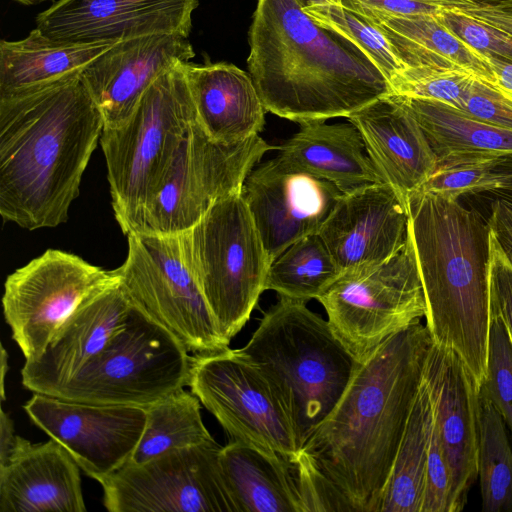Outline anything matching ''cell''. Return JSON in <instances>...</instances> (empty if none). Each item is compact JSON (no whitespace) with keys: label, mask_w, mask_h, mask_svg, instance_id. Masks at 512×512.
I'll return each instance as SVG.
<instances>
[{"label":"cell","mask_w":512,"mask_h":512,"mask_svg":"<svg viewBox=\"0 0 512 512\" xmlns=\"http://www.w3.org/2000/svg\"><path fill=\"white\" fill-rule=\"evenodd\" d=\"M408 236L433 342L454 350L479 387L490 328V228L458 199L415 191L407 198Z\"/></svg>","instance_id":"4"},{"label":"cell","mask_w":512,"mask_h":512,"mask_svg":"<svg viewBox=\"0 0 512 512\" xmlns=\"http://www.w3.org/2000/svg\"><path fill=\"white\" fill-rule=\"evenodd\" d=\"M182 64L160 74L130 118L103 128L100 137L112 207L126 236L140 230L185 132L197 119Z\"/></svg>","instance_id":"6"},{"label":"cell","mask_w":512,"mask_h":512,"mask_svg":"<svg viewBox=\"0 0 512 512\" xmlns=\"http://www.w3.org/2000/svg\"><path fill=\"white\" fill-rule=\"evenodd\" d=\"M80 467L56 440L17 435L0 466V512H86Z\"/></svg>","instance_id":"22"},{"label":"cell","mask_w":512,"mask_h":512,"mask_svg":"<svg viewBox=\"0 0 512 512\" xmlns=\"http://www.w3.org/2000/svg\"><path fill=\"white\" fill-rule=\"evenodd\" d=\"M490 309L505 323L512 341V264L490 231Z\"/></svg>","instance_id":"42"},{"label":"cell","mask_w":512,"mask_h":512,"mask_svg":"<svg viewBox=\"0 0 512 512\" xmlns=\"http://www.w3.org/2000/svg\"><path fill=\"white\" fill-rule=\"evenodd\" d=\"M433 407L422 379L388 478L380 512H421Z\"/></svg>","instance_id":"30"},{"label":"cell","mask_w":512,"mask_h":512,"mask_svg":"<svg viewBox=\"0 0 512 512\" xmlns=\"http://www.w3.org/2000/svg\"><path fill=\"white\" fill-rule=\"evenodd\" d=\"M23 408L99 483L130 461L146 423L141 407L93 405L39 393Z\"/></svg>","instance_id":"15"},{"label":"cell","mask_w":512,"mask_h":512,"mask_svg":"<svg viewBox=\"0 0 512 512\" xmlns=\"http://www.w3.org/2000/svg\"><path fill=\"white\" fill-rule=\"evenodd\" d=\"M343 192L333 183L284 162H259L242 196L273 261L298 239L318 233Z\"/></svg>","instance_id":"16"},{"label":"cell","mask_w":512,"mask_h":512,"mask_svg":"<svg viewBox=\"0 0 512 512\" xmlns=\"http://www.w3.org/2000/svg\"><path fill=\"white\" fill-rule=\"evenodd\" d=\"M178 237L219 331L231 341L266 290L272 262L242 192L219 199Z\"/></svg>","instance_id":"7"},{"label":"cell","mask_w":512,"mask_h":512,"mask_svg":"<svg viewBox=\"0 0 512 512\" xmlns=\"http://www.w3.org/2000/svg\"><path fill=\"white\" fill-rule=\"evenodd\" d=\"M104 128L81 72L0 96V214L27 230L68 219Z\"/></svg>","instance_id":"2"},{"label":"cell","mask_w":512,"mask_h":512,"mask_svg":"<svg viewBox=\"0 0 512 512\" xmlns=\"http://www.w3.org/2000/svg\"><path fill=\"white\" fill-rule=\"evenodd\" d=\"M219 462L238 512H306L296 457L230 440Z\"/></svg>","instance_id":"26"},{"label":"cell","mask_w":512,"mask_h":512,"mask_svg":"<svg viewBox=\"0 0 512 512\" xmlns=\"http://www.w3.org/2000/svg\"><path fill=\"white\" fill-rule=\"evenodd\" d=\"M439 18L456 36L482 55L512 62V36L507 32L463 11H445Z\"/></svg>","instance_id":"38"},{"label":"cell","mask_w":512,"mask_h":512,"mask_svg":"<svg viewBox=\"0 0 512 512\" xmlns=\"http://www.w3.org/2000/svg\"><path fill=\"white\" fill-rule=\"evenodd\" d=\"M492 194L512 207V178L505 177L501 187L492 192Z\"/></svg>","instance_id":"47"},{"label":"cell","mask_w":512,"mask_h":512,"mask_svg":"<svg viewBox=\"0 0 512 512\" xmlns=\"http://www.w3.org/2000/svg\"><path fill=\"white\" fill-rule=\"evenodd\" d=\"M113 42L74 43L53 39L35 27L20 40L0 42V96L81 72Z\"/></svg>","instance_id":"27"},{"label":"cell","mask_w":512,"mask_h":512,"mask_svg":"<svg viewBox=\"0 0 512 512\" xmlns=\"http://www.w3.org/2000/svg\"><path fill=\"white\" fill-rule=\"evenodd\" d=\"M461 112L480 122L512 131V96L487 81L473 79Z\"/></svg>","instance_id":"40"},{"label":"cell","mask_w":512,"mask_h":512,"mask_svg":"<svg viewBox=\"0 0 512 512\" xmlns=\"http://www.w3.org/2000/svg\"><path fill=\"white\" fill-rule=\"evenodd\" d=\"M474 78L455 68L404 67L389 80V86L391 94L438 101L461 111Z\"/></svg>","instance_id":"36"},{"label":"cell","mask_w":512,"mask_h":512,"mask_svg":"<svg viewBox=\"0 0 512 512\" xmlns=\"http://www.w3.org/2000/svg\"><path fill=\"white\" fill-rule=\"evenodd\" d=\"M1 382H0V386H1V390H0V394H1V400L4 401L5 400V377H6V373L9 369V366H8V353L6 352L5 348L3 347V345H1Z\"/></svg>","instance_id":"48"},{"label":"cell","mask_w":512,"mask_h":512,"mask_svg":"<svg viewBox=\"0 0 512 512\" xmlns=\"http://www.w3.org/2000/svg\"><path fill=\"white\" fill-rule=\"evenodd\" d=\"M477 4L496 7L512 12V0H473Z\"/></svg>","instance_id":"49"},{"label":"cell","mask_w":512,"mask_h":512,"mask_svg":"<svg viewBox=\"0 0 512 512\" xmlns=\"http://www.w3.org/2000/svg\"><path fill=\"white\" fill-rule=\"evenodd\" d=\"M304 11L321 26L337 32L359 48L388 82L404 68L381 30L357 12L333 2Z\"/></svg>","instance_id":"35"},{"label":"cell","mask_w":512,"mask_h":512,"mask_svg":"<svg viewBox=\"0 0 512 512\" xmlns=\"http://www.w3.org/2000/svg\"><path fill=\"white\" fill-rule=\"evenodd\" d=\"M130 308L119 275L94 289L60 325L44 352L25 361L22 385L33 393L54 396L106 346Z\"/></svg>","instance_id":"21"},{"label":"cell","mask_w":512,"mask_h":512,"mask_svg":"<svg viewBox=\"0 0 512 512\" xmlns=\"http://www.w3.org/2000/svg\"><path fill=\"white\" fill-rule=\"evenodd\" d=\"M415 118L440 160L512 156V131L480 122L442 102L392 94Z\"/></svg>","instance_id":"29"},{"label":"cell","mask_w":512,"mask_h":512,"mask_svg":"<svg viewBox=\"0 0 512 512\" xmlns=\"http://www.w3.org/2000/svg\"><path fill=\"white\" fill-rule=\"evenodd\" d=\"M188 352L170 330L131 303L106 346L54 396L145 409L188 386Z\"/></svg>","instance_id":"8"},{"label":"cell","mask_w":512,"mask_h":512,"mask_svg":"<svg viewBox=\"0 0 512 512\" xmlns=\"http://www.w3.org/2000/svg\"><path fill=\"white\" fill-rule=\"evenodd\" d=\"M479 391L512 434V341L505 323L491 309L486 373Z\"/></svg>","instance_id":"37"},{"label":"cell","mask_w":512,"mask_h":512,"mask_svg":"<svg viewBox=\"0 0 512 512\" xmlns=\"http://www.w3.org/2000/svg\"><path fill=\"white\" fill-rule=\"evenodd\" d=\"M188 387L230 440L290 458L301 451L282 403L238 349L191 356Z\"/></svg>","instance_id":"12"},{"label":"cell","mask_w":512,"mask_h":512,"mask_svg":"<svg viewBox=\"0 0 512 512\" xmlns=\"http://www.w3.org/2000/svg\"><path fill=\"white\" fill-rule=\"evenodd\" d=\"M287 164L333 183L343 193L384 182L351 122L300 123L299 130L277 147Z\"/></svg>","instance_id":"25"},{"label":"cell","mask_w":512,"mask_h":512,"mask_svg":"<svg viewBox=\"0 0 512 512\" xmlns=\"http://www.w3.org/2000/svg\"><path fill=\"white\" fill-rule=\"evenodd\" d=\"M14 1H16L20 4H23V5H35V4L45 2L47 0H14Z\"/></svg>","instance_id":"51"},{"label":"cell","mask_w":512,"mask_h":512,"mask_svg":"<svg viewBox=\"0 0 512 512\" xmlns=\"http://www.w3.org/2000/svg\"><path fill=\"white\" fill-rule=\"evenodd\" d=\"M341 273L323 239L314 233L292 243L271 262L265 289L306 303L318 299Z\"/></svg>","instance_id":"32"},{"label":"cell","mask_w":512,"mask_h":512,"mask_svg":"<svg viewBox=\"0 0 512 512\" xmlns=\"http://www.w3.org/2000/svg\"><path fill=\"white\" fill-rule=\"evenodd\" d=\"M432 344L421 322L386 339L302 448L352 512H380Z\"/></svg>","instance_id":"1"},{"label":"cell","mask_w":512,"mask_h":512,"mask_svg":"<svg viewBox=\"0 0 512 512\" xmlns=\"http://www.w3.org/2000/svg\"><path fill=\"white\" fill-rule=\"evenodd\" d=\"M465 13L491 24L512 36V12L496 7L477 4Z\"/></svg>","instance_id":"44"},{"label":"cell","mask_w":512,"mask_h":512,"mask_svg":"<svg viewBox=\"0 0 512 512\" xmlns=\"http://www.w3.org/2000/svg\"><path fill=\"white\" fill-rule=\"evenodd\" d=\"M0 427H1V437H0V466L3 465L16 441L17 435L14 433V424L9 415L1 408V416H0Z\"/></svg>","instance_id":"46"},{"label":"cell","mask_w":512,"mask_h":512,"mask_svg":"<svg viewBox=\"0 0 512 512\" xmlns=\"http://www.w3.org/2000/svg\"><path fill=\"white\" fill-rule=\"evenodd\" d=\"M368 21L385 17L431 15L445 11H466L477 5L473 0H334Z\"/></svg>","instance_id":"39"},{"label":"cell","mask_w":512,"mask_h":512,"mask_svg":"<svg viewBox=\"0 0 512 512\" xmlns=\"http://www.w3.org/2000/svg\"><path fill=\"white\" fill-rule=\"evenodd\" d=\"M487 222L491 233L512 264V207L496 198L491 204Z\"/></svg>","instance_id":"43"},{"label":"cell","mask_w":512,"mask_h":512,"mask_svg":"<svg viewBox=\"0 0 512 512\" xmlns=\"http://www.w3.org/2000/svg\"><path fill=\"white\" fill-rule=\"evenodd\" d=\"M248 70L266 111L297 123L348 117L391 94L353 43L313 20L297 0H257Z\"/></svg>","instance_id":"3"},{"label":"cell","mask_w":512,"mask_h":512,"mask_svg":"<svg viewBox=\"0 0 512 512\" xmlns=\"http://www.w3.org/2000/svg\"><path fill=\"white\" fill-rule=\"evenodd\" d=\"M498 86L512 96V62L500 57L486 56Z\"/></svg>","instance_id":"45"},{"label":"cell","mask_w":512,"mask_h":512,"mask_svg":"<svg viewBox=\"0 0 512 512\" xmlns=\"http://www.w3.org/2000/svg\"><path fill=\"white\" fill-rule=\"evenodd\" d=\"M118 278L81 257L48 249L10 274L4 283L3 314L25 360L39 357L82 299Z\"/></svg>","instance_id":"14"},{"label":"cell","mask_w":512,"mask_h":512,"mask_svg":"<svg viewBox=\"0 0 512 512\" xmlns=\"http://www.w3.org/2000/svg\"><path fill=\"white\" fill-rule=\"evenodd\" d=\"M200 403L195 394L181 388L145 408L144 431L129 462L140 464L170 450L213 440L203 423Z\"/></svg>","instance_id":"31"},{"label":"cell","mask_w":512,"mask_h":512,"mask_svg":"<svg viewBox=\"0 0 512 512\" xmlns=\"http://www.w3.org/2000/svg\"><path fill=\"white\" fill-rule=\"evenodd\" d=\"M347 119L359 130L383 181L406 201L434 172L437 157L426 136L392 94L374 100Z\"/></svg>","instance_id":"23"},{"label":"cell","mask_w":512,"mask_h":512,"mask_svg":"<svg viewBox=\"0 0 512 512\" xmlns=\"http://www.w3.org/2000/svg\"><path fill=\"white\" fill-rule=\"evenodd\" d=\"M195 51L188 36L151 34L114 43L81 71L104 128L126 122L154 80Z\"/></svg>","instance_id":"20"},{"label":"cell","mask_w":512,"mask_h":512,"mask_svg":"<svg viewBox=\"0 0 512 512\" xmlns=\"http://www.w3.org/2000/svg\"><path fill=\"white\" fill-rule=\"evenodd\" d=\"M198 0H57L36 17L47 36L74 43L119 42L151 34L189 36Z\"/></svg>","instance_id":"18"},{"label":"cell","mask_w":512,"mask_h":512,"mask_svg":"<svg viewBox=\"0 0 512 512\" xmlns=\"http://www.w3.org/2000/svg\"><path fill=\"white\" fill-rule=\"evenodd\" d=\"M479 425L477 470L481 510L512 512V450L502 417L480 391Z\"/></svg>","instance_id":"33"},{"label":"cell","mask_w":512,"mask_h":512,"mask_svg":"<svg viewBox=\"0 0 512 512\" xmlns=\"http://www.w3.org/2000/svg\"><path fill=\"white\" fill-rule=\"evenodd\" d=\"M182 65L197 121L211 138L237 143L259 135L266 109L250 74L224 62Z\"/></svg>","instance_id":"24"},{"label":"cell","mask_w":512,"mask_h":512,"mask_svg":"<svg viewBox=\"0 0 512 512\" xmlns=\"http://www.w3.org/2000/svg\"><path fill=\"white\" fill-rule=\"evenodd\" d=\"M297 1L303 7V9L334 2V0H297Z\"/></svg>","instance_id":"50"},{"label":"cell","mask_w":512,"mask_h":512,"mask_svg":"<svg viewBox=\"0 0 512 512\" xmlns=\"http://www.w3.org/2000/svg\"><path fill=\"white\" fill-rule=\"evenodd\" d=\"M423 379L432 402L433 429L451 470L459 512L478 477L480 387L454 350L434 342L426 359Z\"/></svg>","instance_id":"17"},{"label":"cell","mask_w":512,"mask_h":512,"mask_svg":"<svg viewBox=\"0 0 512 512\" xmlns=\"http://www.w3.org/2000/svg\"><path fill=\"white\" fill-rule=\"evenodd\" d=\"M273 149L277 147L260 135L237 143L214 140L196 119L185 132L138 232L187 230L219 199L242 192L249 172Z\"/></svg>","instance_id":"10"},{"label":"cell","mask_w":512,"mask_h":512,"mask_svg":"<svg viewBox=\"0 0 512 512\" xmlns=\"http://www.w3.org/2000/svg\"><path fill=\"white\" fill-rule=\"evenodd\" d=\"M360 363L392 335L420 322L426 303L411 241L386 261L342 272L317 299Z\"/></svg>","instance_id":"9"},{"label":"cell","mask_w":512,"mask_h":512,"mask_svg":"<svg viewBox=\"0 0 512 512\" xmlns=\"http://www.w3.org/2000/svg\"><path fill=\"white\" fill-rule=\"evenodd\" d=\"M370 22L381 30L404 67L455 68L496 82L486 56L463 42L439 16L385 17Z\"/></svg>","instance_id":"28"},{"label":"cell","mask_w":512,"mask_h":512,"mask_svg":"<svg viewBox=\"0 0 512 512\" xmlns=\"http://www.w3.org/2000/svg\"><path fill=\"white\" fill-rule=\"evenodd\" d=\"M421 512H457L451 470L434 429L428 451Z\"/></svg>","instance_id":"41"},{"label":"cell","mask_w":512,"mask_h":512,"mask_svg":"<svg viewBox=\"0 0 512 512\" xmlns=\"http://www.w3.org/2000/svg\"><path fill=\"white\" fill-rule=\"evenodd\" d=\"M512 156H463L437 162L429 179L417 190L458 199L469 193L494 192L503 182Z\"/></svg>","instance_id":"34"},{"label":"cell","mask_w":512,"mask_h":512,"mask_svg":"<svg viewBox=\"0 0 512 512\" xmlns=\"http://www.w3.org/2000/svg\"><path fill=\"white\" fill-rule=\"evenodd\" d=\"M318 234L342 272L382 263L407 242V201L386 182L343 193Z\"/></svg>","instance_id":"19"},{"label":"cell","mask_w":512,"mask_h":512,"mask_svg":"<svg viewBox=\"0 0 512 512\" xmlns=\"http://www.w3.org/2000/svg\"><path fill=\"white\" fill-rule=\"evenodd\" d=\"M128 253L117 268L130 302L170 330L189 352L210 353L229 347L187 268L178 234L135 232L127 235Z\"/></svg>","instance_id":"11"},{"label":"cell","mask_w":512,"mask_h":512,"mask_svg":"<svg viewBox=\"0 0 512 512\" xmlns=\"http://www.w3.org/2000/svg\"><path fill=\"white\" fill-rule=\"evenodd\" d=\"M238 350L282 403L301 450L333 411L359 364L328 320L305 302L282 297Z\"/></svg>","instance_id":"5"},{"label":"cell","mask_w":512,"mask_h":512,"mask_svg":"<svg viewBox=\"0 0 512 512\" xmlns=\"http://www.w3.org/2000/svg\"><path fill=\"white\" fill-rule=\"evenodd\" d=\"M221 448L213 439L127 462L100 483L104 506L111 512H238L221 471Z\"/></svg>","instance_id":"13"}]
</instances>
